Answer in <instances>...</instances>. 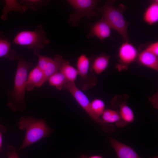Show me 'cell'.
Returning a JSON list of instances; mask_svg holds the SVG:
<instances>
[{"label":"cell","instance_id":"cell-1","mask_svg":"<svg viewBox=\"0 0 158 158\" xmlns=\"http://www.w3.org/2000/svg\"><path fill=\"white\" fill-rule=\"evenodd\" d=\"M115 0H107L103 6L96 10L102 15L101 18L120 35L124 42H129L128 28L129 22L125 18L123 13L127 6L121 4L116 7L114 5Z\"/></svg>","mask_w":158,"mask_h":158},{"label":"cell","instance_id":"cell-2","mask_svg":"<svg viewBox=\"0 0 158 158\" xmlns=\"http://www.w3.org/2000/svg\"><path fill=\"white\" fill-rule=\"evenodd\" d=\"M18 126L20 130H25L24 139L20 150L49 136L53 132V130L49 127L44 120L32 117H21Z\"/></svg>","mask_w":158,"mask_h":158},{"label":"cell","instance_id":"cell-3","mask_svg":"<svg viewBox=\"0 0 158 158\" xmlns=\"http://www.w3.org/2000/svg\"><path fill=\"white\" fill-rule=\"evenodd\" d=\"M50 41L47 36V33L41 25H38L34 31L23 30L18 32L13 38L12 43L25 46L33 50L35 55L40 54V50Z\"/></svg>","mask_w":158,"mask_h":158},{"label":"cell","instance_id":"cell-4","mask_svg":"<svg viewBox=\"0 0 158 158\" xmlns=\"http://www.w3.org/2000/svg\"><path fill=\"white\" fill-rule=\"evenodd\" d=\"M66 1L73 9L68 19V24L73 27L78 26L83 17L90 19L98 15L96 10L99 1L98 0H67Z\"/></svg>","mask_w":158,"mask_h":158},{"label":"cell","instance_id":"cell-5","mask_svg":"<svg viewBox=\"0 0 158 158\" xmlns=\"http://www.w3.org/2000/svg\"><path fill=\"white\" fill-rule=\"evenodd\" d=\"M63 90H67L71 94L92 120L98 124L104 131L108 133H111L114 132L115 130L113 124L104 123L100 117L93 113L88 98L85 94L76 86L75 83L68 82L64 87Z\"/></svg>","mask_w":158,"mask_h":158},{"label":"cell","instance_id":"cell-6","mask_svg":"<svg viewBox=\"0 0 158 158\" xmlns=\"http://www.w3.org/2000/svg\"><path fill=\"white\" fill-rule=\"evenodd\" d=\"M17 59L18 66L16 73L14 86L12 93L14 101L18 104H22L24 100L25 94L28 78V70L31 68L32 63L25 60L18 54Z\"/></svg>","mask_w":158,"mask_h":158},{"label":"cell","instance_id":"cell-7","mask_svg":"<svg viewBox=\"0 0 158 158\" xmlns=\"http://www.w3.org/2000/svg\"><path fill=\"white\" fill-rule=\"evenodd\" d=\"M37 56V66L43 71L47 80L51 75L59 71L61 66L66 61L59 54L56 55L53 59L40 54Z\"/></svg>","mask_w":158,"mask_h":158},{"label":"cell","instance_id":"cell-8","mask_svg":"<svg viewBox=\"0 0 158 158\" xmlns=\"http://www.w3.org/2000/svg\"><path fill=\"white\" fill-rule=\"evenodd\" d=\"M77 70L81 77L80 87L83 90H87L94 84L90 81L88 74L90 68V61L86 55L83 54L78 57L76 63Z\"/></svg>","mask_w":158,"mask_h":158},{"label":"cell","instance_id":"cell-9","mask_svg":"<svg viewBox=\"0 0 158 158\" xmlns=\"http://www.w3.org/2000/svg\"><path fill=\"white\" fill-rule=\"evenodd\" d=\"M138 55L136 47L129 42H124L120 47L118 56L121 65L126 66L133 62Z\"/></svg>","mask_w":158,"mask_h":158},{"label":"cell","instance_id":"cell-10","mask_svg":"<svg viewBox=\"0 0 158 158\" xmlns=\"http://www.w3.org/2000/svg\"><path fill=\"white\" fill-rule=\"evenodd\" d=\"M111 29L109 25L101 18L91 25L86 37L89 39L95 37L103 42L105 39L110 37Z\"/></svg>","mask_w":158,"mask_h":158},{"label":"cell","instance_id":"cell-11","mask_svg":"<svg viewBox=\"0 0 158 158\" xmlns=\"http://www.w3.org/2000/svg\"><path fill=\"white\" fill-rule=\"evenodd\" d=\"M108 140L116 152L117 158H141L131 147L125 145L112 137Z\"/></svg>","mask_w":158,"mask_h":158},{"label":"cell","instance_id":"cell-12","mask_svg":"<svg viewBox=\"0 0 158 158\" xmlns=\"http://www.w3.org/2000/svg\"><path fill=\"white\" fill-rule=\"evenodd\" d=\"M47 81L43 71L37 66L28 76L26 90L29 91H32L35 87L42 86Z\"/></svg>","mask_w":158,"mask_h":158},{"label":"cell","instance_id":"cell-13","mask_svg":"<svg viewBox=\"0 0 158 158\" xmlns=\"http://www.w3.org/2000/svg\"><path fill=\"white\" fill-rule=\"evenodd\" d=\"M110 58V56L103 53L89 58L90 70L97 74L101 73L107 68Z\"/></svg>","mask_w":158,"mask_h":158},{"label":"cell","instance_id":"cell-14","mask_svg":"<svg viewBox=\"0 0 158 158\" xmlns=\"http://www.w3.org/2000/svg\"><path fill=\"white\" fill-rule=\"evenodd\" d=\"M137 59L140 64L158 71V56L145 49L138 54Z\"/></svg>","mask_w":158,"mask_h":158},{"label":"cell","instance_id":"cell-15","mask_svg":"<svg viewBox=\"0 0 158 158\" xmlns=\"http://www.w3.org/2000/svg\"><path fill=\"white\" fill-rule=\"evenodd\" d=\"M144 22L150 25L158 21V1H152L145 10L143 15Z\"/></svg>","mask_w":158,"mask_h":158},{"label":"cell","instance_id":"cell-16","mask_svg":"<svg viewBox=\"0 0 158 158\" xmlns=\"http://www.w3.org/2000/svg\"><path fill=\"white\" fill-rule=\"evenodd\" d=\"M101 119L105 123L111 124L115 123L118 127L126 126L127 124L121 120L118 112L107 109L104 110L101 116Z\"/></svg>","mask_w":158,"mask_h":158},{"label":"cell","instance_id":"cell-17","mask_svg":"<svg viewBox=\"0 0 158 158\" xmlns=\"http://www.w3.org/2000/svg\"><path fill=\"white\" fill-rule=\"evenodd\" d=\"M5 5L1 17V18L4 20H6L8 13L11 11L18 12L23 14L28 9L26 6L17 0H5Z\"/></svg>","mask_w":158,"mask_h":158},{"label":"cell","instance_id":"cell-18","mask_svg":"<svg viewBox=\"0 0 158 158\" xmlns=\"http://www.w3.org/2000/svg\"><path fill=\"white\" fill-rule=\"evenodd\" d=\"M11 45L7 38L0 37V58L6 57L12 61L17 59L18 54L11 49Z\"/></svg>","mask_w":158,"mask_h":158},{"label":"cell","instance_id":"cell-19","mask_svg":"<svg viewBox=\"0 0 158 158\" xmlns=\"http://www.w3.org/2000/svg\"><path fill=\"white\" fill-rule=\"evenodd\" d=\"M64 75L68 82L75 83L78 75L77 69L71 66L69 62L66 61L61 66L59 71Z\"/></svg>","mask_w":158,"mask_h":158},{"label":"cell","instance_id":"cell-20","mask_svg":"<svg viewBox=\"0 0 158 158\" xmlns=\"http://www.w3.org/2000/svg\"><path fill=\"white\" fill-rule=\"evenodd\" d=\"M47 80L50 86L55 87L60 90H63L64 87L68 82L63 74L59 71L51 75Z\"/></svg>","mask_w":158,"mask_h":158},{"label":"cell","instance_id":"cell-21","mask_svg":"<svg viewBox=\"0 0 158 158\" xmlns=\"http://www.w3.org/2000/svg\"><path fill=\"white\" fill-rule=\"evenodd\" d=\"M118 112L122 121L126 124L133 122L135 119L134 113L131 109L126 104L121 103Z\"/></svg>","mask_w":158,"mask_h":158},{"label":"cell","instance_id":"cell-22","mask_svg":"<svg viewBox=\"0 0 158 158\" xmlns=\"http://www.w3.org/2000/svg\"><path fill=\"white\" fill-rule=\"evenodd\" d=\"M50 1L49 0H24L19 1L21 4L28 8L33 11H36L39 8L47 5Z\"/></svg>","mask_w":158,"mask_h":158},{"label":"cell","instance_id":"cell-23","mask_svg":"<svg viewBox=\"0 0 158 158\" xmlns=\"http://www.w3.org/2000/svg\"><path fill=\"white\" fill-rule=\"evenodd\" d=\"M90 105L93 113L100 117L105 110V104L103 101L99 99H95L90 102Z\"/></svg>","mask_w":158,"mask_h":158},{"label":"cell","instance_id":"cell-24","mask_svg":"<svg viewBox=\"0 0 158 158\" xmlns=\"http://www.w3.org/2000/svg\"><path fill=\"white\" fill-rule=\"evenodd\" d=\"M150 52L158 56V42L156 41L150 43L145 49Z\"/></svg>","mask_w":158,"mask_h":158},{"label":"cell","instance_id":"cell-25","mask_svg":"<svg viewBox=\"0 0 158 158\" xmlns=\"http://www.w3.org/2000/svg\"><path fill=\"white\" fill-rule=\"evenodd\" d=\"M7 158H19L16 150L13 147L9 145L7 147Z\"/></svg>","mask_w":158,"mask_h":158},{"label":"cell","instance_id":"cell-26","mask_svg":"<svg viewBox=\"0 0 158 158\" xmlns=\"http://www.w3.org/2000/svg\"><path fill=\"white\" fill-rule=\"evenodd\" d=\"M6 129L4 126L0 125V149H1L2 144V133L6 131Z\"/></svg>","mask_w":158,"mask_h":158},{"label":"cell","instance_id":"cell-27","mask_svg":"<svg viewBox=\"0 0 158 158\" xmlns=\"http://www.w3.org/2000/svg\"><path fill=\"white\" fill-rule=\"evenodd\" d=\"M79 158H103V157L99 155H93L91 156H88L83 154L80 156Z\"/></svg>","mask_w":158,"mask_h":158},{"label":"cell","instance_id":"cell-28","mask_svg":"<svg viewBox=\"0 0 158 158\" xmlns=\"http://www.w3.org/2000/svg\"><path fill=\"white\" fill-rule=\"evenodd\" d=\"M150 158H158V157L157 156H154V157H150Z\"/></svg>","mask_w":158,"mask_h":158}]
</instances>
